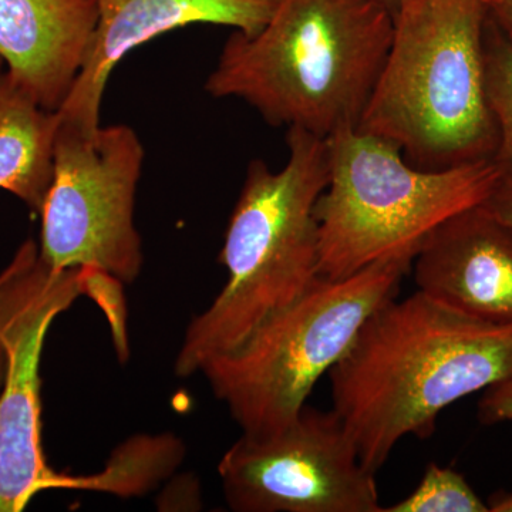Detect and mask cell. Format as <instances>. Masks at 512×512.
Returning <instances> with one entry per match:
<instances>
[{
  "label": "cell",
  "instance_id": "obj_1",
  "mask_svg": "<svg viewBox=\"0 0 512 512\" xmlns=\"http://www.w3.org/2000/svg\"><path fill=\"white\" fill-rule=\"evenodd\" d=\"M512 373V328L458 315L417 291L383 303L328 373L333 412L360 460L379 471L407 436Z\"/></svg>",
  "mask_w": 512,
  "mask_h": 512
},
{
  "label": "cell",
  "instance_id": "obj_2",
  "mask_svg": "<svg viewBox=\"0 0 512 512\" xmlns=\"http://www.w3.org/2000/svg\"><path fill=\"white\" fill-rule=\"evenodd\" d=\"M392 36V13L372 0H279L256 35L229 36L205 90L328 138L359 126Z\"/></svg>",
  "mask_w": 512,
  "mask_h": 512
},
{
  "label": "cell",
  "instance_id": "obj_3",
  "mask_svg": "<svg viewBox=\"0 0 512 512\" xmlns=\"http://www.w3.org/2000/svg\"><path fill=\"white\" fill-rule=\"evenodd\" d=\"M286 144L281 170L262 160L248 165L220 254L227 282L185 330L177 376L197 375L212 357L237 349L322 278L315 208L329 181L328 143L291 127Z\"/></svg>",
  "mask_w": 512,
  "mask_h": 512
},
{
  "label": "cell",
  "instance_id": "obj_4",
  "mask_svg": "<svg viewBox=\"0 0 512 512\" xmlns=\"http://www.w3.org/2000/svg\"><path fill=\"white\" fill-rule=\"evenodd\" d=\"M484 0H403L359 130L443 170L494 158L498 130L485 89Z\"/></svg>",
  "mask_w": 512,
  "mask_h": 512
},
{
  "label": "cell",
  "instance_id": "obj_5",
  "mask_svg": "<svg viewBox=\"0 0 512 512\" xmlns=\"http://www.w3.org/2000/svg\"><path fill=\"white\" fill-rule=\"evenodd\" d=\"M329 181L316 204L319 272L342 279L392 258H416L454 215L484 204L503 180L495 158L443 170L410 164L396 144L343 128L326 138Z\"/></svg>",
  "mask_w": 512,
  "mask_h": 512
},
{
  "label": "cell",
  "instance_id": "obj_6",
  "mask_svg": "<svg viewBox=\"0 0 512 512\" xmlns=\"http://www.w3.org/2000/svg\"><path fill=\"white\" fill-rule=\"evenodd\" d=\"M413 259L392 258L342 279L319 281L200 373L245 434L291 423L313 387L346 355L383 303L396 298Z\"/></svg>",
  "mask_w": 512,
  "mask_h": 512
},
{
  "label": "cell",
  "instance_id": "obj_7",
  "mask_svg": "<svg viewBox=\"0 0 512 512\" xmlns=\"http://www.w3.org/2000/svg\"><path fill=\"white\" fill-rule=\"evenodd\" d=\"M143 160L133 128L89 133L59 116L52 183L40 212L39 255L52 271L93 269L123 284L136 281L143 268L134 222Z\"/></svg>",
  "mask_w": 512,
  "mask_h": 512
},
{
  "label": "cell",
  "instance_id": "obj_8",
  "mask_svg": "<svg viewBox=\"0 0 512 512\" xmlns=\"http://www.w3.org/2000/svg\"><path fill=\"white\" fill-rule=\"evenodd\" d=\"M235 512H382L375 471L338 414L305 406L282 429L245 434L218 464Z\"/></svg>",
  "mask_w": 512,
  "mask_h": 512
},
{
  "label": "cell",
  "instance_id": "obj_9",
  "mask_svg": "<svg viewBox=\"0 0 512 512\" xmlns=\"http://www.w3.org/2000/svg\"><path fill=\"white\" fill-rule=\"evenodd\" d=\"M90 288L89 269L52 271L37 261L28 289L0 335L6 375L0 390V512H22L52 488H83L47 464L42 446L40 363L57 316Z\"/></svg>",
  "mask_w": 512,
  "mask_h": 512
},
{
  "label": "cell",
  "instance_id": "obj_10",
  "mask_svg": "<svg viewBox=\"0 0 512 512\" xmlns=\"http://www.w3.org/2000/svg\"><path fill=\"white\" fill-rule=\"evenodd\" d=\"M99 20L82 70L63 106L60 119L84 131L99 130L101 104L111 73L136 47L185 28L229 26L254 36L271 16L279 0H96Z\"/></svg>",
  "mask_w": 512,
  "mask_h": 512
},
{
  "label": "cell",
  "instance_id": "obj_11",
  "mask_svg": "<svg viewBox=\"0 0 512 512\" xmlns=\"http://www.w3.org/2000/svg\"><path fill=\"white\" fill-rule=\"evenodd\" d=\"M417 291L476 322L512 328V228L484 204L454 215L413 261Z\"/></svg>",
  "mask_w": 512,
  "mask_h": 512
},
{
  "label": "cell",
  "instance_id": "obj_12",
  "mask_svg": "<svg viewBox=\"0 0 512 512\" xmlns=\"http://www.w3.org/2000/svg\"><path fill=\"white\" fill-rule=\"evenodd\" d=\"M96 0H0V59L43 107L69 96L96 30Z\"/></svg>",
  "mask_w": 512,
  "mask_h": 512
},
{
  "label": "cell",
  "instance_id": "obj_13",
  "mask_svg": "<svg viewBox=\"0 0 512 512\" xmlns=\"http://www.w3.org/2000/svg\"><path fill=\"white\" fill-rule=\"evenodd\" d=\"M59 114L43 109L8 72L0 73V190L39 214L52 183Z\"/></svg>",
  "mask_w": 512,
  "mask_h": 512
},
{
  "label": "cell",
  "instance_id": "obj_14",
  "mask_svg": "<svg viewBox=\"0 0 512 512\" xmlns=\"http://www.w3.org/2000/svg\"><path fill=\"white\" fill-rule=\"evenodd\" d=\"M485 89L498 130L495 161L512 177V37L488 16L484 32Z\"/></svg>",
  "mask_w": 512,
  "mask_h": 512
},
{
  "label": "cell",
  "instance_id": "obj_15",
  "mask_svg": "<svg viewBox=\"0 0 512 512\" xmlns=\"http://www.w3.org/2000/svg\"><path fill=\"white\" fill-rule=\"evenodd\" d=\"M382 512H488V507L460 473L430 463L416 490Z\"/></svg>",
  "mask_w": 512,
  "mask_h": 512
},
{
  "label": "cell",
  "instance_id": "obj_16",
  "mask_svg": "<svg viewBox=\"0 0 512 512\" xmlns=\"http://www.w3.org/2000/svg\"><path fill=\"white\" fill-rule=\"evenodd\" d=\"M37 261H39V247L32 239L23 242L10 261L9 279L0 292V335L18 308L20 299L25 295Z\"/></svg>",
  "mask_w": 512,
  "mask_h": 512
},
{
  "label": "cell",
  "instance_id": "obj_17",
  "mask_svg": "<svg viewBox=\"0 0 512 512\" xmlns=\"http://www.w3.org/2000/svg\"><path fill=\"white\" fill-rule=\"evenodd\" d=\"M478 403V419L484 424L512 421V373L487 389Z\"/></svg>",
  "mask_w": 512,
  "mask_h": 512
},
{
  "label": "cell",
  "instance_id": "obj_18",
  "mask_svg": "<svg viewBox=\"0 0 512 512\" xmlns=\"http://www.w3.org/2000/svg\"><path fill=\"white\" fill-rule=\"evenodd\" d=\"M495 218L512 228V177H503L493 194L484 202Z\"/></svg>",
  "mask_w": 512,
  "mask_h": 512
},
{
  "label": "cell",
  "instance_id": "obj_19",
  "mask_svg": "<svg viewBox=\"0 0 512 512\" xmlns=\"http://www.w3.org/2000/svg\"><path fill=\"white\" fill-rule=\"evenodd\" d=\"M488 16L504 33L512 37V0H484Z\"/></svg>",
  "mask_w": 512,
  "mask_h": 512
},
{
  "label": "cell",
  "instance_id": "obj_20",
  "mask_svg": "<svg viewBox=\"0 0 512 512\" xmlns=\"http://www.w3.org/2000/svg\"><path fill=\"white\" fill-rule=\"evenodd\" d=\"M488 511L512 512V491H500L488 498Z\"/></svg>",
  "mask_w": 512,
  "mask_h": 512
},
{
  "label": "cell",
  "instance_id": "obj_21",
  "mask_svg": "<svg viewBox=\"0 0 512 512\" xmlns=\"http://www.w3.org/2000/svg\"><path fill=\"white\" fill-rule=\"evenodd\" d=\"M372 2H375L377 5L382 6V8L389 10V12L394 16V13H396L397 9L402 5L403 0H372Z\"/></svg>",
  "mask_w": 512,
  "mask_h": 512
},
{
  "label": "cell",
  "instance_id": "obj_22",
  "mask_svg": "<svg viewBox=\"0 0 512 512\" xmlns=\"http://www.w3.org/2000/svg\"><path fill=\"white\" fill-rule=\"evenodd\" d=\"M6 375V355L0 346V390H2L3 382H5Z\"/></svg>",
  "mask_w": 512,
  "mask_h": 512
},
{
  "label": "cell",
  "instance_id": "obj_23",
  "mask_svg": "<svg viewBox=\"0 0 512 512\" xmlns=\"http://www.w3.org/2000/svg\"><path fill=\"white\" fill-rule=\"evenodd\" d=\"M10 275V268L9 265L6 266L5 269H3L2 274H0V292H2L3 286L6 285V282H8Z\"/></svg>",
  "mask_w": 512,
  "mask_h": 512
},
{
  "label": "cell",
  "instance_id": "obj_24",
  "mask_svg": "<svg viewBox=\"0 0 512 512\" xmlns=\"http://www.w3.org/2000/svg\"><path fill=\"white\" fill-rule=\"evenodd\" d=\"M3 66H5V63H3V60L0 59V73L3 72Z\"/></svg>",
  "mask_w": 512,
  "mask_h": 512
}]
</instances>
